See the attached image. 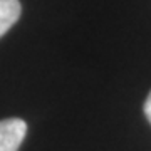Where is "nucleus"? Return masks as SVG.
Listing matches in <instances>:
<instances>
[{"label":"nucleus","instance_id":"f257e3e1","mask_svg":"<svg viewBox=\"0 0 151 151\" xmlns=\"http://www.w3.org/2000/svg\"><path fill=\"white\" fill-rule=\"evenodd\" d=\"M27 133L24 119L9 118L0 121V151H19Z\"/></svg>","mask_w":151,"mask_h":151},{"label":"nucleus","instance_id":"f03ea898","mask_svg":"<svg viewBox=\"0 0 151 151\" xmlns=\"http://www.w3.org/2000/svg\"><path fill=\"white\" fill-rule=\"evenodd\" d=\"M22 12L19 0H0V37L19 20Z\"/></svg>","mask_w":151,"mask_h":151},{"label":"nucleus","instance_id":"7ed1b4c3","mask_svg":"<svg viewBox=\"0 0 151 151\" xmlns=\"http://www.w3.org/2000/svg\"><path fill=\"white\" fill-rule=\"evenodd\" d=\"M145 114H146V118H148V121H150L151 124V92L148 94V99H146V103H145Z\"/></svg>","mask_w":151,"mask_h":151}]
</instances>
